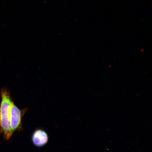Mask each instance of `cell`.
Returning <instances> with one entry per match:
<instances>
[{
    "label": "cell",
    "mask_w": 152,
    "mask_h": 152,
    "mask_svg": "<svg viewBox=\"0 0 152 152\" xmlns=\"http://www.w3.org/2000/svg\"><path fill=\"white\" fill-rule=\"evenodd\" d=\"M1 100L0 104V134H2L4 139L8 140L12 136L10 123V109L13 102L10 94L6 89L1 91Z\"/></svg>",
    "instance_id": "6da1fadb"
},
{
    "label": "cell",
    "mask_w": 152,
    "mask_h": 152,
    "mask_svg": "<svg viewBox=\"0 0 152 152\" xmlns=\"http://www.w3.org/2000/svg\"><path fill=\"white\" fill-rule=\"evenodd\" d=\"M27 108L20 109L12 102L10 109V123L11 132L14 133L22 130V119L24 114L27 111Z\"/></svg>",
    "instance_id": "7a4b0ae2"
},
{
    "label": "cell",
    "mask_w": 152,
    "mask_h": 152,
    "mask_svg": "<svg viewBox=\"0 0 152 152\" xmlns=\"http://www.w3.org/2000/svg\"><path fill=\"white\" fill-rule=\"evenodd\" d=\"M48 140V134L42 129H37L32 134V141L36 147H43L47 143Z\"/></svg>",
    "instance_id": "3957f363"
}]
</instances>
